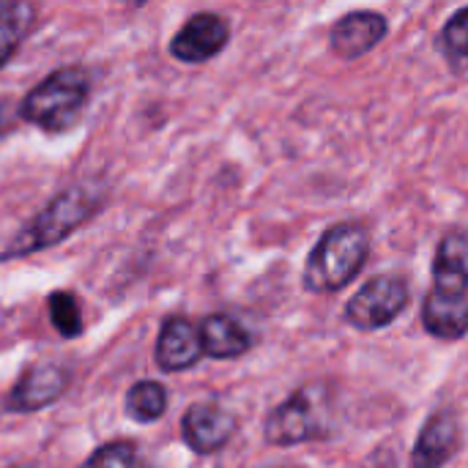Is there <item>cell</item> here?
<instances>
[{
  "instance_id": "14",
  "label": "cell",
  "mask_w": 468,
  "mask_h": 468,
  "mask_svg": "<svg viewBox=\"0 0 468 468\" xmlns=\"http://www.w3.org/2000/svg\"><path fill=\"white\" fill-rule=\"evenodd\" d=\"M197 332H200L203 354H208L214 359H236V356L247 354L252 346L250 332L230 315H208L197 326Z\"/></svg>"
},
{
  "instance_id": "19",
  "label": "cell",
  "mask_w": 468,
  "mask_h": 468,
  "mask_svg": "<svg viewBox=\"0 0 468 468\" xmlns=\"http://www.w3.org/2000/svg\"><path fill=\"white\" fill-rule=\"evenodd\" d=\"M47 307H49V321L55 324V329L63 337H80L82 335V310L71 293H66V291L52 293L47 299Z\"/></svg>"
},
{
  "instance_id": "7",
  "label": "cell",
  "mask_w": 468,
  "mask_h": 468,
  "mask_svg": "<svg viewBox=\"0 0 468 468\" xmlns=\"http://www.w3.org/2000/svg\"><path fill=\"white\" fill-rule=\"evenodd\" d=\"M69 376L58 365H30L5 398V409L14 414H33L52 406L66 392Z\"/></svg>"
},
{
  "instance_id": "4",
  "label": "cell",
  "mask_w": 468,
  "mask_h": 468,
  "mask_svg": "<svg viewBox=\"0 0 468 468\" xmlns=\"http://www.w3.org/2000/svg\"><path fill=\"white\" fill-rule=\"evenodd\" d=\"M263 433L274 447H293L324 436V395L315 389L293 392L269 414Z\"/></svg>"
},
{
  "instance_id": "21",
  "label": "cell",
  "mask_w": 468,
  "mask_h": 468,
  "mask_svg": "<svg viewBox=\"0 0 468 468\" xmlns=\"http://www.w3.org/2000/svg\"><path fill=\"white\" fill-rule=\"evenodd\" d=\"M11 468H36V466H11Z\"/></svg>"
},
{
  "instance_id": "8",
  "label": "cell",
  "mask_w": 468,
  "mask_h": 468,
  "mask_svg": "<svg viewBox=\"0 0 468 468\" xmlns=\"http://www.w3.org/2000/svg\"><path fill=\"white\" fill-rule=\"evenodd\" d=\"M181 433L192 452L211 455L230 441V436L236 433V420L228 409L217 403H195L181 420Z\"/></svg>"
},
{
  "instance_id": "17",
  "label": "cell",
  "mask_w": 468,
  "mask_h": 468,
  "mask_svg": "<svg viewBox=\"0 0 468 468\" xmlns=\"http://www.w3.org/2000/svg\"><path fill=\"white\" fill-rule=\"evenodd\" d=\"M439 47L455 71H468V5L447 19L439 36Z\"/></svg>"
},
{
  "instance_id": "10",
  "label": "cell",
  "mask_w": 468,
  "mask_h": 468,
  "mask_svg": "<svg viewBox=\"0 0 468 468\" xmlns=\"http://www.w3.org/2000/svg\"><path fill=\"white\" fill-rule=\"evenodd\" d=\"M200 356H203V346H200L197 326L181 315L167 318L156 340V365L165 373H181L197 365Z\"/></svg>"
},
{
  "instance_id": "1",
  "label": "cell",
  "mask_w": 468,
  "mask_h": 468,
  "mask_svg": "<svg viewBox=\"0 0 468 468\" xmlns=\"http://www.w3.org/2000/svg\"><path fill=\"white\" fill-rule=\"evenodd\" d=\"M101 203H104L101 192H96L90 184H74V186L63 189L44 211H38L33 217V222L27 228H22L11 239V244L0 255V261L25 258L38 250L55 247L58 241L71 236L77 228H82L101 208Z\"/></svg>"
},
{
  "instance_id": "16",
  "label": "cell",
  "mask_w": 468,
  "mask_h": 468,
  "mask_svg": "<svg viewBox=\"0 0 468 468\" xmlns=\"http://www.w3.org/2000/svg\"><path fill=\"white\" fill-rule=\"evenodd\" d=\"M167 411V392L156 381H140L126 392V414L134 422H156Z\"/></svg>"
},
{
  "instance_id": "6",
  "label": "cell",
  "mask_w": 468,
  "mask_h": 468,
  "mask_svg": "<svg viewBox=\"0 0 468 468\" xmlns=\"http://www.w3.org/2000/svg\"><path fill=\"white\" fill-rule=\"evenodd\" d=\"M230 27L219 14L203 11L186 19V25L173 36L170 55L181 63H206L225 49Z\"/></svg>"
},
{
  "instance_id": "5",
  "label": "cell",
  "mask_w": 468,
  "mask_h": 468,
  "mask_svg": "<svg viewBox=\"0 0 468 468\" xmlns=\"http://www.w3.org/2000/svg\"><path fill=\"white\" fill-rule=\"evenodd\" d=\"M409 304V288L400 277L381 274L362 285V291L346 304V321L362 332L389 326Z\"/></svg>"
},
{
  "instance_id": "13",
  "label": "cell",
  "mask_w": 468,
  "mask_h": 468,
  "mask_svg": "<svg viewBox=\"0 0 468 468\" xmlns=\"http://www.w3.org/2000/svg\"><path fill=\"white\" fill-rule=\"evenodd\" d=\"M436 291L466 296L468 291V230H452L441 239L433 261Z\"/></svg>"
},
{
  "instance_id": "2",
  "label": "cell",
  "mask_w": 468,
  "mask_h": 468,
  "mask_svg": "<svg viewBox=\"0 0 468 468\" xmlns=\"http://www.w3.org/2000/svg\"><path fill=\"white\" fill-rule=\"evenodd\" d=\"M88 96L90 77L82 66L55 69L19 101V121L33 123L49 134L69 132L80 121Z\"/></svg>"
},
{
  "instance_id": "18",
  "label": "cell",
  "mask_w": 468,
  "mask_h": 468,
  "mask_svg": "<svg viewBox=\"0 0 468 468\" xmlns=\"http://www.w3.org/2000/svg\"><path fill=\"white\" fill-rule=\"evenodd\" d=\"M80 468H151L132 441H110L99 447Z\"/></svg>"
},
{
  "instance_id": "20",
  "label": "cell",
  "mask_w": 468,
  "mask_h": 468,
  "mask_svg": "<svg viewBox=\"0 0 468 468\" xmlns=\"http://www.w3.org/2000/svg\"><path fill=\"white\" fill-rule=\"evenodd\" d=\"M16 121H19V104L14 107V101L0 99V137H5L14 129Z\"/></svg>"
},
{
  "instance_id": "15",
  "label": "cell",
  "mask_w": 468,
  "mask_h": 468,
  "mask_svg": "<svg viewBox=\"0 0 468 468\" xmlns=\"http://www.w3.org/2000/svg\"><path fill=\"white\" fill-rule=\"evenodd\" d=\"M36 19V5L25 0H0V69L14 58Z\"/></svg>"
},
{
  "instance_id": "11",
  "label": "cell",
  "mask_w": 468,
  "mask_h": 468,
  "mask_svg": "<svg viewBox=\"0 0 468 468\" xmlns=\"http://www.w3.org/2000/svg\"><path fill=\"white\" fill-rule=\"evenodd\" d=\"M461 444V431L452 414L441 411L436 417L428 420V425L422 428L414 452H411V466L409 468H441Z\"/></svg>"
},
{
  "instance_id": "9",
  "label": "cell",
  "mask_w": 468,
  "mask_h": 468,
  "mask_svg": "<svg viewBox=\"0 0 468 468\" xmlns=\"http://www.w3.org/2000/svg\"><path fill=\"white\" fill-rule=\"evenodd\" d=\"M387 30H389V25L381 14L354 11L335 22L332 33H329V44H332L335 55H340L343 60H356L365 52H370L387 36Z\"/></svg>"
},
{
  "instance_id": "12",
  "label": "cell",
  "mask_w": 468,
  "mask_h": 468,
  "mask_svg": "<svg viewBox=\"0 0 468 468\" xmlns=\"http://www.w3.org/2000/svg\"><path fill=\"white\" fill-rule=\"evenodd\" d=\"M422 324L425 332L439 337V340H461L468 335V299L444 293V291H431L422 304Z\"/></svg>"
},
{
  "instance_id": "3",
  "label": "cell",
  "mask_w": 468,
  "mask_h": 468,
  "mask_svg": "<svg viewBox=\"0 0 468 468\" xmlns=\"http://www.w3.org/2000/svg\"><path fill=\"white\" fill-rule=\"evenodd\" d=\"M370 252L367 230L359 222L329 228L313 247L304 266V288L313 293L343 291L365 266Z\"/></svg>"
}]
</instances>
